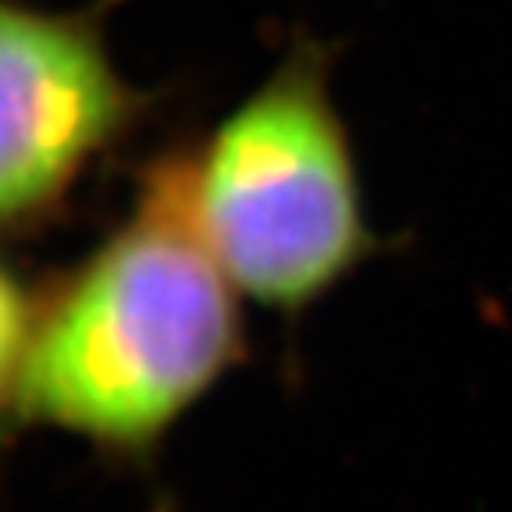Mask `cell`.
Wrapping results in <instances>:
<instances>
[{
  "label": "cell",
  "mask_w": 512,
  "mask_h": 512,
  "mask_svg": "<svg viewBox=\"0 0 512 512\" xmlns=\"http://www.w3.org/2000/svg\"><path fill=\"white\" fill-rule=\"evenodd\" d=\"M239 299L192 221L185 150L164 153L125 221L36 292L4 416L150 456L246 356Z\"/></svg>",
  "instance_id": "6da1fadb"
},
{
  "label": "cell",
  "mask_w": 512,
  "mask_h": 512,
  "mask_svg": "<svg viewBox=\"0 0 512 512\" xmlns=\"http://www.w3.org/2000/svg\"><path fill=\"white\" fill-rule=\"evenodd\" d=\"M189 207L242 299L303 313L377 253L360 164L331 93V54L296 40L185 150Z\"/></svg>",
  "instance_id": "7a4b0ae2"
},
{
  "label": "cell",
  "mask_w": 512,
  "mask_h": 512,
  "mask_svg": "<svg viewBox=\"0 0 512 512\" xmlns=\"http://www.w3.org/2000/svg\"><path fill=\"white\" fill-rule=\"evenodd\" d=\"M143 107L100 15L0 0V232L54 214Z\"/></svg>",
  "instance_id": "3957f363"
},
{
  "label": "cell",
  "mask_w": 512,
  "mask_h": 512,
  "mask_svg": "<svg viewBox=\"0 0 512 512\" xmlns=\"http://www.w3.org/2000/svg\"><path fill=\"white\" fill-rule=\"evenodd\" d=\"M32 320H36V292H29L25 281L0 260V413L8 409V399L15 392Z\"/></svg>",
  "instance_id": "277c9868"
}]
</instances>
